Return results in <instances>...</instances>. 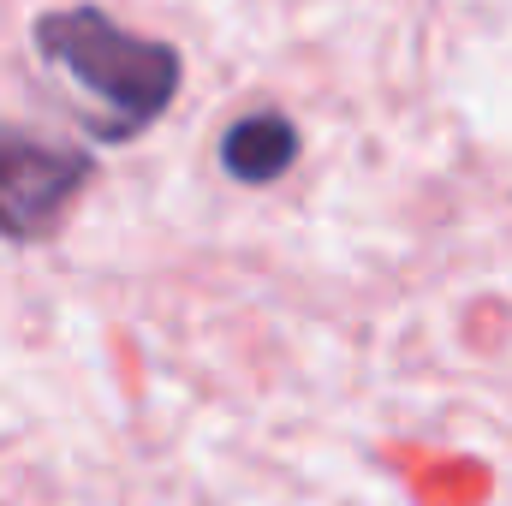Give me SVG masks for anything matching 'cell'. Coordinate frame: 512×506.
Returning <instances> with one entry per match:
<instances>
[{"instance_id":"cell-1","label":"cell","mask_w":512,"mask_h":506,"mask_svg":"<svg viewBox=\"0 0 512 506\" xmlns=\"http://www.w3.org/2000/svg\"><path fill=\"white\" fill-rule=\"evenodd\" d=\"M36 48L48 60H60L90 96H102L108 120L96 126V137H108V143L155 126L179 96V54L167 42H155V36L120 30L96 6L42 12L36 18Z\"/></svg>"},{"instance_id":"cell-2","label":"cell","mask_w":512,"mask_h":506,"mask_svg":"<svg viewBox=\"0 0 512 506\" xmlns=\"http://www.w3.org/2000/svg\"><path fill=\"white\" fill-rule=\"evenodd\" d=\"M90 155L84 149H54L24 131H0V239L6 245H42L78 191L90 185Z\"/></svg>"},{"instance_id":"cell-3","label":"cell","mask_w":512,"mask_h":506,"mask_svg":"<svg viewBox=\"0 0 512 506\" xmlns=\"http://www.w3.org/2000/svg\"><path fill=\"white\" fill-rule=\"evenodd\" d=\"M298 161V126L286 114H251L221 137V167L239 185H274Z\"/></svg>"}]
</instances>
